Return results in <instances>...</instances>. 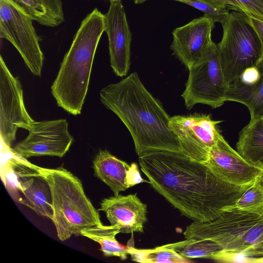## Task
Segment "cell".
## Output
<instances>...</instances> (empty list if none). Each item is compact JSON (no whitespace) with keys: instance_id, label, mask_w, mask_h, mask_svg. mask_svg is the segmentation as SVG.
<instances>
[{"instance_id":"cell-27","label":"cell","mask_w":263,"mask_h":263,"mask_svg":"<svg viewBox=\"0 0 263 263\" xmlns=\"http://www.w3.org/2000/svg\"><path fill=\"white\" fill-rule=\"evenodd\" d=\"M250 17L263 22V0H237Z\"/></svg>"},{"instance_id":"cell-23","label":"cell","mask_w":263,"mask_h":263,"mask_svg":"<svg viewBox=\"0 0 263 263\" xmlns=\"http://www.w3.org/2000/svg\"><path fill=\"white\" fill-rule=\"evenodd\" d=\"M129 254L133 260L141 262L151 263H184L192 261L166 245L151 249H138L129 247Z\"/></svg>"},{"instance_id":"cell-24","label":"cell","mask_w":263,"mask_h":263,"mask_svg":"<svg viewBox=\"0 0 263 263\" xmlns=\"http://www.w3.org/2000/svg\"><path fill=\"white\" fill-rule=\"evenodd\" d=\"M231 207L237 210L260 214L263 212V188L255 182L247 189Z\"/></svg>"},{"instance_id":"cell-14","label":"cell","mask_w":263,"mask_h":263,"mask_svg":"<svg viewBox=\"0 0 263 263\" xmlns=\"http://www.w3.org/2000/svg\"><path fill=\"white\" fill-rule=\"evenodd\" d=\"M9 164L16 178V188L24 196L21 203L39 215L52 220L53 210L51 188L47 179L39 172L37 165L20 157L10 160Z\"/></svg>"},{"instance_id":"cell-10","label":"cell","mask_w":263,"mask_h":263,"mask_svg":"<svg viewBox=\"0 0 263 263\" xmlns=\"http://www.w3.org/2000/svg\"><path fill=\"white\" fill-rule=\"evenodd\" d=\"M34 120L26 110L23 89L0 57V136L2 143L10 147L19 128L29 130Z\"/></svg>"},{"instance_id":"cell-12","label":"cell","mask_w":263,"mask_h":263,"mask_svg":"<svg viewBox=\"0 0 263 263\" xmlns=\"http://www.w3.org/2000/svg\"><path fill=\"white\" fill-rule=\"evenodd\" d=\"M215 23L211 17L203 15L173 30L170 48L188 69L199 62L214 43L211 34Z\"/></svg>"},{"instance_id":"cell-6","label":"cell","mask_w":263,"mask_h":263,"mask_svg":"<svg viewBox=\"0 0 263 263\" xmlns=\"http://www.w3.org/2000/svg\"><path fill=\"white\" fill-rule=\"evenodd\" d=\"M248 18L245 12L233 11L221 23L223 34L217 49L228 87L263 58L261 41Z\"/></svg>"},{"instance_id":"cell-15","label":"cell","mask_w":263,"mask_h":263,"mask_svg":"<svg viewBox=\"0 0 263 263\" xmlns=\"http://www.w3.org/2000/svg\"><path fill=\"white\" fill-rule=\"evenodd\" d=\"M105 15V32L108 39L110 64L114 73L123 77L130 64L132 33L121 0L110 1Z\"/></svg>"},{"instance_id":"cell-4","label":"cell","mask_w":263,"mask_h":263,"mask_svg":"<svg viewBox=\"0 0 263 263\" xmlns=\"http://www.w3.org/2000/svg\"><path fill=\"white\" fill-rule=\"evenodd\" d=\"M51 190L52 219L59 239L65 241L72 235L102 225L99 212L86 195L81 180L62 167L48 168L37 166Z\"/></svg>"},{"instance_id":"cell-33","label":"cell","mask_w":263,"mask_h":263,"mask_svg":"<svg viewBox=\"0 0 263 263\" xmlns=\"http://www.w3.org/2000/svg\"><path fill=\"white\" fill-rule=\"evenodd\" d=\"M110 1H117V0H109Z\"/></svg>"},{"instance_id":"cell-13","label":"cell","mask_w":263,"mask_h":263,"mask_svg":"<svg viewBox=\"0 0 263 263\" xmlns=\"http://www.w3.org/2000/svg\"><path fill=\"white\" fill-rule=\"evenodd\" d=\"M204 163L219 179L237 186L252 185L263 171L248 162L221 134Z\"/></svg>"},{"instance_id":"cell-20","label":"cell","mask_w":263,"mask_h":263,"mask_svg":"<svg viewBox=\"0 0 263 263\" xmlns=\"http://www.w3.org/2000/svg\"><path fill=\"white\" fill-rule=\"evenodd\" d=\"M40 24L50 27L64 22L62 0H11Z\"/></svg>"},{"instance_id":"cell-1","label":"cell","mask_w":263,"mask_h":263,"mask_svg":"<svg viewBox=\"0 0 263 263\" xmlns=\"http://www.w3.org/2000/svg\"><path fill=\"white\" fill-rule=\"evenodd\" d=\"M139 162L153 187L194 221L218 218L251 186L224 182L204 163L180 153L150 152L139 156Z\"/></svg>"},{"instance_id":"cell-16","label":"cell","mask_w":263,"mask_h":263,"mask_svg":"<svg viewBox=\"0 0 263 263\" xmlns=\"http://www.w3.org/2000/svg\"><path fill=\"white\" fill-rule=\"evenodd\" d=\"M100 210L103 211L110 225L119 229L120 233L143 232L147 220V205L137 194L117 195L103 199Z\"/></svg>"},{"instance_id":"cell-7","label":"cell","mask_w":263,"mask_h":263,"mask_svg":"<svg viewBox=\"0 0 263 263\" xmlns=\"http://www.w3.org/2000/svg\"><path fill=\"white\" fill-rule=\"evenodd\" d=\"M33 21L11 0H0V37L14 46L33 74L40 77L44 55Z\"/></svg>"},{"instance_id":"cell-3","label":"cell","mask_w":263,"mask_h":263,"mask_svg":"<svg viewBox=\"0 0 263 263\" xmlns=\"http://www.w3.org/2000/svg\"><path fill=\"white\" fill-rule=\"evenodd\" d=\"M105 15L95 8L81 22L51 87L58 105L69 114L81 112L95 53L103 32Z\"/></svg>"},{"instance_id":"cell-28","label":"cell","mask_w":263,"mask_h":263,"mask_svg":"<svg viewBox=\"0 0 263 263\" xmlns=\"http://www.w3.org/2000/svg\"><path fill=\"white\" fill-rule=\"evenodd\" d=\"M213 5L225 7L229 10L238 12H243L246 13L243 7L237 0H200Z\"/></svg>"},{"instance_id":"cell-29","label":"cell","mask_w":263,"mask_h":263,"mask_svg":"<svg viewBox=\"0 0 263 263\" xmlns=\"http://www.w3.org/2000/svg\"><path fill=\"white\" fill-rule=\"evenodd\" d=\"M147 182L141 176L137 164L136 163H132L130 164L128 175V183L129 188L141 182Z\"/></svg>"},{"instance_id":"cell-2","label":"cell","mask_w":263,"mask_h":263,"mask_svg":"<svg viewBox=\"0 0 263 263\" xmlns=\"http://www.w3.org/2000/svg\"><path fill=\"white\" fill-rule=\"evenodd\" d=\"M102 103L124 123L133 139L138 156L153 151L182 153L171 130V117L148 91L136 72L103 88Z\"/></svg>"},{"instance_id":"cell-19","label":"cell","mask_w":263,"mask_h":263,"mask_svg":"<svg viewBox=\"0 0 263 263\" xmlns=\"http://www.w3.org/2000/svg\"><path fill=\"white\" fill-rule=\"evenodd\" d=\"M236 148L248 162L263 170V118L250 120L242 129Z\"/></svg>"},{"instance_id":"cell-25","label":"cell","mask_w":263,"mask_h":263,"mask_svg":"<svg viewBox=\"0 0 263 263\" xmlns=\"http://www.w3.org/2000/svg\"><path fill=\"white\" fill-rule=\"evenodd\" d=\"M148 0H134L136 4H140ZM189 5L204 13V15L211 17L215 23H222L227 17L229 10L225 7H218L200 0H173Z\"/></svg>"},{"instance_id":"cell-8","label":"cell","mask_w":263,"mask_h":263,"mask_svg":"<svg viewBox=\"0 0 263 263\" xmlns=\"http://www.w3.org/2000/svg\"><path fill=\"white\" fill-rule=\"evenodd\" d=\"M189 70L185 88L181 95L188 109L198 103L216 108L227 101L228 86L219 62L217 44L214 43L205 56Z\"/></svg>"},{"instance_id":"cell-11","label":"cell","mask_w":263,"mask_h":263,"mask_svg":"<svg viewBox=\"0 0 263 263\" xmlns=\"http://www.w3.org/2000/svg\"><path fill=\"white\" fill-rule=\"evenodd\" d=\"M65 119L34 121L28 136L14 148V153L24 159L51 156L63 157L73 138Z\"/></svg>"},{"instance_id":"cell-9","label":"cell","mask_w":263,"mask_h":263,"mask_svg":"<svg viewBox=\"0 0 263 263\" xmlns=\"http://www.w3.org/2000/svg\"><path fill=\"white\" fill-rule=\"evenodd\" d=\"M220 122L213 120L210 115L194 114L171 117L169 126L179 142L182 154L204 163L221 135L217 125Z\"/></svg>"},{"instance_id":"cell-30","label":"cell","mask_w":263,"mask_h":263,"mask_svg":"<svg viewBox=\"0 0 263 263\" xmlns=\"http://www.w3.org/2000/svg\"><path fill=\"white\" fill-rule=\"evenodd\" d=\"M249 22L256 31L261 43L263 48V22L248 16Z\"/></svg>"},{"instance_id":"cell-17","label":"cell","mask_w":263,"mask_h":263,"mask_svg":"<svg viewBox=\"0 0 263 263\" xmlns=\"http://www.w3.org/2000/svg\"><path fill=\"white\" fill-rule=\"evenodd\" d=\"M226 101L246 106L251 120L263 118V58L253 67L245 70L228 88Z\"/></svg>"},{"instance_id":"cell-32","label":"cell","mask_w":263,"mask_h":263,"mask_svg":"<svg viewBox=\"0 0 263 263\" xmlns=\"http://www.w3.org/2000/svg\"><path fill=\"white\" fill-rule=\"evenodd\" d=\"M254 263H263V256L255 258Z\"/></svg>"},{"instance_id":"cell-22","label":"cell","mask_w":263,"mask_h":263,"mask_svg":"<svg viewBox=\"0 0 263 263\" xmlns=\"http://www.w3.org/2000/svg\"><path fill=\"white\" fill-rule=\"evenodd\" d=\"M166 246L175 250L181 256L188 258H211V257L222 250L216 242L209 239L186 240L169 243Z\"/></svg>"},{"instance_id":"cell-5","label":"cell","mask_w":263,"mask_h":263,"mask_svg":"<svg viewBox=\"0 0 263 263\" xmlns=\"http://www.w3.org/2000/svg\"><path fill=\"white\" fill-rule=\"evenodd\" d=\"M183 234L186 239L212 240L222 250L255 258L263 256V212L256 214L229 206L213 220L193 222Z\"/></svg>"},{"instance_id":"cell-21","label":"cell","mask_w":263,"mask_h":263,"mask_svg":"<svg viewBox=\"0 0 263 263\" xmlns=\"http://www.w3.org/2000/svg\"><path fill=\"white\" fill-rule=\"evenodd\" d=\"M119 233V229L115 226L102 224L84 230L80 235L99 243L100 250L104 256L119 257L124 260L129 254V247L120 245L117 240L116 236Z\"/></svg>"},{"instance_id":"cell-31","label":"cell","mask_w":263,"mask_h":263,"mask_svg":"<svg viewBox=\"0 0 263 263\" xmlns=\"http://www.w3.org/2000/svg\"><path fill=\"white\" fill-rule=\"evenodd\" d=\"M256 181L263 188V171L257 177Z\"/></svg>"},{"instance_id":"cell-18","label":"cell","mask_w":263,"mask_h":263,"mask_svg":"<svg viewBox=\"0 0 263 263\" xmlns=\"http://www.w3.org/2000/svg\"><path fill=\"white\" fill-rule=\"evenodd\" d=\"M130 166L107 150H100L93 160L95 176L110 187L114 195L129 188L128 175Z\"/></svg>"},{"instance_id":"cell-26","label":"cell","mask_w":263,"mask_h":263,"mask_svg":"<svg viewBox=\"0 0 263 263\" xmlns=\"http://www.w3.org/2000/svg\"><path fill=\"white\" fill-rule=\"evenodd\" d=\"M210 259L220 262L254 263L255 258L239 252L221 250Z\"/></svg>"}]
</instances>
